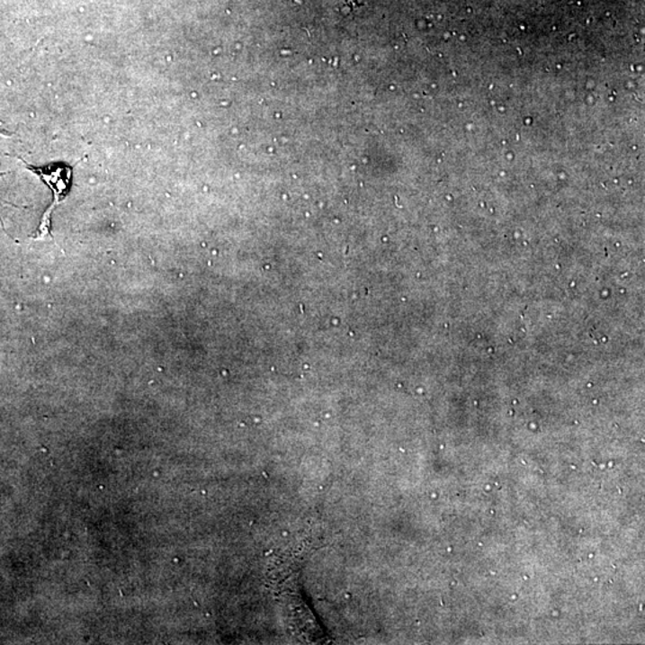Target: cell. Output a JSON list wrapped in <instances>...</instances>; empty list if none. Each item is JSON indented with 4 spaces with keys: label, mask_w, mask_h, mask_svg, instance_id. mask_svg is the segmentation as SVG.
Here are the masks:
<instances>
[{
    "label": "cell",
    "mask_w": 645,
    "mask_h": 645,
    "mask_svg": "<svg viewBox=\"0 0 645 645\" xmlns=\"http://www.w3.org/2000/svg\"><path fill=\"white\" fill-rule=\"evenodd\" d=\"M31 171L38 174L39 176L41 177V180L45 182L47 185H49L54 194L53 205L47 211L45 218L42 219V224L40 225L35 236L42 237L45 236L46 233L52 236V231H50V228H52V226H50V212H52L54 205H56L57 202H60L61 200L68 194V192H70L71 171L70 169H67V167H56V169L50 170L32 169L31 167Z\"/></svg>",
    "instance_id": "6da1fadb"
}]
</instances>
